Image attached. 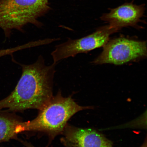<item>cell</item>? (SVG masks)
Listing matches in <instances>:
<instances>
[{
    "label": "cell",
    "instance_id": "cell-1",
    "mask_svg": "<svg viewBox=\"0 0 147 147\" xmlns=\"http://www.w3.org/2000/svg\"><path fill=\"white\" fill-rule=\"evenodd\" d=\"M56 64L46 65L40 55L34 63L20 64L21 78L10 94L0 100V109L15 113L28 109H41L53 96Z\"/></svg>",
    "mask_w": 147,
    "mask_h": 147
},
{
    "label": "cell",
    "instance_id": "cell-5",
    "mask_svg": "<svg viewBox=\"0 0 147 147\" xmlns=\"http://www.w3.org/2000/svg\"><path fill=\"white\" fill-rule=\"evenodd\" d=\"M119 30L108 25L100 27L96 32L79 39H69L64 43L56 46L51 53L53 63L74 57L80 53L88 52L104 47L109 41V37Z\"/></svg>",
    "mask_w": 147,
    "mask_h": 147
},
{
    "label": "cell",
    "instance_id": "cell-10",
    "mask_svg": "<svg viewBox=\"0 0 147 147\" xmlns=\"http://www.w3.org/2000/svg\"><path fill=\"white\" fill-rule=\"evenodd\" d=\"M21 142L26 147H36L30 142H27L26 141L21 140Z\"/></svg>",
    "mask_w": 147,
    "mask_h": 147
},
{
    "label": "cell",
    "instance_id": "cell-7",
    "mask_svg": "<svg viewBox=\"0 0 147 147\" xmlns=\"http://www.w3.org/2000/svg\"><path fill=\"white\" fill-rule=\"evenodd\" d=\"M145 10L144 5L126 3L110 9L109 12L103 14L100 19L119 30L123 27H136L144 16Z\"/></svg>",
    "mask_w": 147,
    "mask_h": 147
},
{
    "label": "cell",
    "instance_id": "cell-4",
    "mask_svg": "<svg viewBox=\"0 0 147 147\" xmlns=\"http://www.w3.org/2000/svg\"><path fill=\"white\" fill-rule=\"evenodd\" d=\"M103 47L102 52L93 64L121 65L147 56L146 41L119 38L108 41Z\"/></svg>",
    "mask_w": 147,
    "mask_h": 147
},
{
    "label": "cell",
    "instance_id": "cell-3",
    "mask_svg": "<svg viewBox=\"0 0 147 147\" xmlns=\"http://www.w3.org/2000/svg\"><path fill=\"white\" fill-rule=\"evenodd\" d=\"M51 9L49 0H0V28L9 37L12 30L23 32L28 24L41 27L38 18Z\"/></svg>",
    "mask_w": 147,
    "mask_h": 147
},
{
    "label": "cell",
    "instance_id": "cell-6",
    "mask_svg": "<svg viewBox=\"0 0 147 147\" xmlns=\"http://www.w3.org/2000/svg\"><path fill=\"white\" fill-rule=\"evenodd\" d=\"M61 134V142L64 147H114L111 141L93 128L67 124Z\"/></svg>",
    "mask_w": 147,
    "mask_h": 147
},
{
    "label": "cell",
    "instance_id": "cell-8",
    "mask_svg": "<svg viewBox=\"0 0 147 147\" xmlns=\"http://www.w3.org/2000/svg\"><path fill=\"white\" fill-rule=\"evenodd\" d=\"M21 122L14 113L0 109V143L17 139L16 128Z\"/></svg>",
    "mask_w": 147,
    "mask_h": 147
},
{
    "label": "cell",
    "instance_id": "cell-2",
    "mask_svg": "<svg viewBox=\"0 0 147 147\" xmlns=\"http://www.w3.org/2000/svg\"><path fill=\"white\" fill-rule=\"evenodd\" d=\"M93 108L92 106L79 105L71 96L64 97L59 91L39 110L35 118L20 122L16 128V133L25 131L42 132L52 140L62 134L68 121L75 114Z\"/></svg>",
    "mask_w": 147,
    "mask_h": 147
},
{
    "label": "cell",
    "instance_id": "cell-9",
    "mask_svg": "<svg viewBox=\"0 0 147 147\" xmlns=\"http://www.w3.org/2000/svg\"><path fill=\"white\" fill-rule=\"evenodd\" d=\"M19 50V49L18 47L11 49H1L0 50V57L7 55H11L13 53Z\"/></svg>",
    "mask_w": 147,
    "mask_h": 147
},
{
    "label": "cell",
    "instance_id": "cell-11",
    "mask_svg": "<svg viewBox=\"0 0 147 147\" xmlns=\"http://www.w3.org/2000/svg\"><path fill=\"white\" fill-rule=\"evenodd\" d=\"M147 138L146 137V138H145L144 142H143L142 145H141V146L139 147H147Z\"/></svg>",
    "mask_w": 147,
    "mask_h": 147
}]
</instances>
